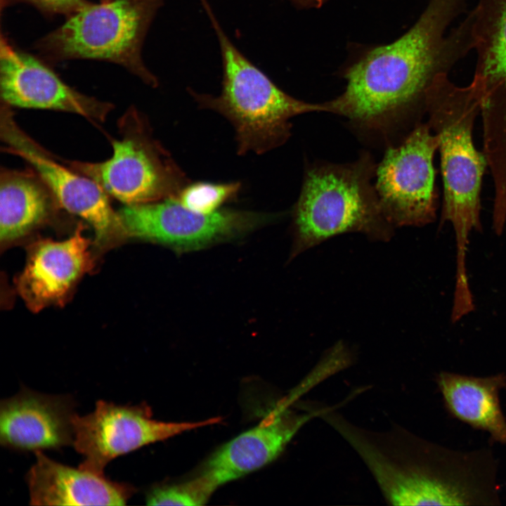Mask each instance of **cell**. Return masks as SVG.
<instances>
[{
  "instance_id": "603a6c76",
  "label": "cell",
  "mask_w": 506,
  "mask_h": 506,
  "mask_svg": "<svg viewBox=\"0 0 506 506\" xmlns=\"http://www.w3.org/2000/svg\"><path fill=\"white\" fill-rule=\"evenodd\" d=\"M293 4L300 8H316L321 7L327 0H290Z\"/></svg>"
},
{
  "instance_id": "ac0fdd59",
  "label": "cell",
  "mask_w": 506,
  "mask_h": 506,
  "mask_svg": "<svg viewBox=\"0 0 506 506\" xmlns=\"http://www.w3.org/2000/svg\"><path fill=\"white\" fill-rule=\"evenodd\" d=\"M56 203L58 202L55 197L34 170L32 172L1 168V244L19 240L45 223Z\"/></svg>"
},
{
  "instance_id": "44dd1931",
  "label": "cell",
  "mask_w": 506,
  "mask_h": 506,
  "mask_svg": "<svg viewBox=\"0 0 506 506\" xmlns=\"http://www.w3.org/2000/svg\"><path fill=\"white\" fill-rule=\"evenodd\" d=\"M240 188L239 181L190 182L181 189L176 199L195 212L209 214L220 210L224 203L235 197Z\"/></svg>"
},
{
  "instance_id": "30bf717a",
  "label": "cell",
  "mask_w": 506,
  "mask_h": 506,
  "mask_svg": "<svg viewBox=\"0 0 506 506\" xmlns=\"http://www.w3.org/2000/svg\"><path fill=\"white\" fill-rule=\"evenodd\" d=\"M0 136L6 145L5 151L27 161L61 207L93 227L98 245L124 238L118 213L112 209L108 194L91 179L56 162L18 125L11 107L3 103Z\"/></svg>"
},
{
  "instance_id": "9a60e30c",
  "label": "cell",
  "mask_w": 506,
  "mask_h": 506,
  "mask_svg": "<svg viewBox=\"0 0 506 506\" xmlns=\"http://www.w3.org/2000/svg\"><path fill=\"white\" fill-rule=\"evenodd\" d=\"M275 408L257 426L242 433L216 450L204 463L200 473L219 486L266 465L283 450L309 415H297Z\"/></svg>"
},
{
  "instance_id": "e0dca14e",
  "label": "cell",
  "mask_w": 506,
  "mask_h": 506,
  "mask_svg": "<svg viewBox=\"0 0 506 506\" xmlns=\"http://www.w3.org/2000/svg\"><path fill=\"white\" fill-rule=\"evenodd\" d=\"M443 406L449 415L490 434L494 442L506 445V417L499 393L506 389V375L475 377L441 372L436 377Z\"/></svg>"
},
{
  "instance_id": "5b68a950",
  "label": "cell",
  "mask_w": 506,
  "mask_h": 506,
  "mask_svg": "<svg viewBox=\"0 0 506 506\" xmlns=\"http://www.w3.org/2000/svg\"><path fill=\"white\" fill-rule=\"evenodd\" d=\"M164 0H111L89 5L67 17L35 47L51 61L93 59L119 64L155 87L157 77L144 65L142 46Z\"/></svg>"
},
{
  "instance_id": "4fadbf2b",
  "label": "cell",
  "mask_w": 506,
  "mask_h": 506,
  "mask_svg": "<svg viewBox=\"0 0 506 506\" xmlns=\"http://www.w3.org/2000/svg\"><path fill=\"white\" fill-rule=\"evenodd\" d=\"M93 261L82 226L64 240H39L29 248L25 266L15 281L17 291L34 312L61 306L91 270Z\"/></svg>"
},
{
  "instance_id": "ffe728a7",
  "label": "cell",
  "mask_w": 506,
  "mask_h": 506,
  "mask_svg": "<svg viewBox=\"0 0 506 506\" xmlns=\"http://www.w3.org/2000/svg\"><path fill=\"white\" fill-rule=\"evenodd\" d=\"M208 476L200 473L183 483L158 485L146 493L148 505H202L205 504L218 488Z\"/></svg>"
},
{
  "instance_id": "3957f363",
  "label": "cell",
  "mask_w": 506,
  "mask_h": 506,
  "mask_svg": "<svg viewBox=\"0 0 506 506\" xmlns=\"http://www.w3.org/2000/svg\"><path fill=\"white\" fill-rule=\"evenodd\" d=\"M376 166L365 153L351 163L306 170L292 213L291 257L342 233H359L382 242L394 236L395 228L384 216L371 183Z\"/></svg>"
},
{
  "instance_id": "8992f818",
  "label": "cell",
  "mask_w": 506,
  "mask_h": 506,
  "mask_svg": "<svg viewBox=\"0 0 506 506\" xmlns=\"http://www.w3.org/2000/svg\"><path fill=\"white\" fill-rule=\"evenodd\" d=\"M118 129L120 136L112 141L110 158L101 162H69L70 168L126 205L176 197L190 183L136 108H129L120 117Z\"/></svg>"
},
{
  "instance_id": "6da1fadb",
  "label": "cell",
  "mask_w": 506,
  "mask_h": 506,
  "mask_svg": "<svg viewBox=\"0 0 506 506\" xmlns=\"http://www.w3.org/2000/svg\"><path fill=\"white\" fill-rule=\"evenodd\" d=\"M468 0H429L414 25L391 44L376 47L345 74L344 91L323 103L325 112L347 118L361 131L403 140L427 113V93L474 47V13L448 34Z\"/></svg>"
},
{
  "instance_id": "277c9868",
  "label": "cell",
  "mask_w": 506,
  "mask_h": 506,
  "mask_svg": "<svg viewBox=\"0 0 506 506\" xmlns=\"http://www.w3.org/2000/svg\"><path fill=\"white\" fill-rule=\"evenodd\" d=\"M219 43L223 78L218 96L190 94L202 108L227 119L235 136L237 153L261 155L284 144L291 136L290 119L324 112L322 103L297 99L280 89L238 49L224 33L208 4L204 6Z\"/></svg>"
},
{
  "instance_id": "2e32d148",
  "label": "cell",
  "mask_w": 506,
  "mask_h": 506,
  "mask_svg": "<svg viewBox=\"0 0 506 506\" xmlns=\"http://www.w3.org/2000/svg\"><path fill=\"white\" fill-rule=\"evenodd\" d=\"M26 475L32 505H124L136 493L131 484L58 462L42 451Z\"/></svg>"
},
{
  "instance_id": "9c48e42d",
  "label": "cell",
  "mask_w": 506,
  "mask_h": 506,
  "mask_svg": "<svg viewBox=\"0 0 506 506\" xmlns=\"http://www.w3.org/2000/svg\"><path fill=\"white\" fill-rule=\"evenodd\" d=\"M220 417L192 422H165L153 420L145 404L117 405L99 400L89 414L72 417V446L83 456L80 468L104 474L115 458L182 432L217 424Z\"/></svg>"
},
{
  "instance_id": "7c38bea8",
  "label": "cell",
  "mask_w": 506,
  "mask_h": 506,
  "mask_svg": "<svg viewBox=\"0 0 506 506\" xmlns=\"http://www.w3.org/2000/svg\"><path fill=\"white\" fill-rule=\"evenodd\" d=\"M1 103L11 107L76 113L103 122L112 103L84 95L64 83L39 59L12 46L1 36L0 51Z\"/></svg>"
},
{
  "instance_id": "ba28073f",
  "label": "cell",
  "mask_w": 506,
  "mask_h": 506,
  "mask_svg": "<svg viewBox=\"0 0 506 506\" xmlns=\"http://www.w3.org/2000/svg\"><path fill=\"white\" fill-rule=\"evenodd\" d=\"M117 213L124 238L162 244L181 252L239 236L267 219L264 214L236 209L200 214L176 197L126 205Z\"/></svg>"
},
{
  "instance_id": "52a82bcc",
  "label": "cell",
  "mask_w": 506,
  "mask_h": 506,
  "mask_svg": "<svg viewBox=\"0 0 506 506\" xmlns=\"http://www.w3.org/2000/svg\"><path fill=\"white\" fill-rule=\"evenodd\" d=\"M438 147L428 122H421L398 145L388 146L376 166L379 205L394 228L435 221L438 196L433 160Z\"/></svg>"
},
{
  "instance_id": "8fae6325",
  "label": "cell",
  "mask_w": 506,
  "mask_h": 506,
  "mask_svg": "<svg viewBox=\"0 0 506 506\" xmlns=\"http://www.w3.org/2000/svg\"><path fill=\"white\" fill-rule=\"evenodd\" d=\"M472 11L484 153L506 165V0H478Z\"/></svg>"
},
{
  "instance_id": "7a4b0ae2",
  "label": "cell",
  "mask_w": 506,
  "mask_h": 506,
  "mask_svg": "<svg viewBox=\"0 0 506 506\" xmlns=\"http://www.w3.org/2000/svg\"><path fill=\"white\" fill-rule=\"evenodd\" d=\"M481 93L473 80L464 87L448 74L438 76L427 98L428 124L439 141L443 198L439 226L450 222L456 244V270L465 271L469 233L481 231L480 192L487 161L473 143Z\"/></svg>"
},
{
  "instance_id": "d6986e66",
  "label": "cell",
  "mask_w": 506,
  "mask_h": 506,
  "mask_svg": "<svg viewBox=\"0 0 506 506\" xmlns=\"http://www.w3.org/2000/svg\"><path fill=\"white\" fill-rule=\"evenodd\" d=\"M339 431L353 447L393 505H445L439 488L416 468H403L387 459L377 448L344 426Z\"/></svg>"
},
{
  "instance_id": "5bb4252c",
  "label": "cell",
  "mask_w": 506,
  "mask_h": 506,
  "mask_svg": "<svg viewBox=\"0 0 506 506\" xmlns=\"http://www.w3.org/2000/svg\"><path fill=\"white\" fill-rule=\"evenodd\" d=\"M76 404L69 395L26 387L0 403V443L16 451L59 450L72 445Z\"/></svg>"
},
{
  "instance_id": "cb8c5ba5",
  "label": "cell",
  "mask_w": 506,
  "mask_h": 506,
  "mask_svg": "<svg viewBox=\"0 0 506 506\" xmlns=\"http://www.w3.org/2000/svg\"><path fill=\"white\" fill-rule=\"evenodd\" d=\"M101 1H108V0H101Z\"/></svg>"
},
{
  "instance_id": "7402d4cb",
  "label": "cell",
  "mask_w": 506,
  "mask_h": 506,
  "mask_svg": "<svg viewBox=\"0 0 506 506\" xmlns=\"http://www.w3.org/2000/svg\"><path fill=\"white\" fill-rule=\"evenodd\" d=\"M4 1V0H2ZM5 4L24 2L29 4L48 16L63 15L67 17L85 8L91 2L87 0H4Z\"/></svg>"
}]
</instances>
